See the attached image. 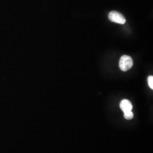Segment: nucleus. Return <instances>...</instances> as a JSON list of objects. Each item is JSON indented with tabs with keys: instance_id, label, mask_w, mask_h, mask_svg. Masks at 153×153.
<instances>
[{
	"instance_id": "f03ea898",
	"label": "nucleus",
	"mask_w": 153,
	"mask_h": 153,
	"mask_svg": "<svg viewBox=\"0 0 153 153\" xmlns=\"http://www.w3.org/2000/svg\"><path fill=\"white\" fill-rule=\"evenodd\" d=\"M109 19L112 22L121 25H124L126 22V18L120 13L116 11L110 12L108 15Z\"/></svg>"
},
{
	"instance_id": "f257e3e1",
	"label": "nucleus",
	"mask_w": 153,
	"mask_h": 153,
	"mask_svg": "<svg viewBox=\"0 0 153 153\" xmlns=\"http://www.w3.org/2000/svg\"><path fill=\"white\" fill-rule=\"evenodd\" d=\"M133 65V61L131 57L124 55L119 61V67L122 71H126L131 69Z\"/></svg>"
},
{
	"instance_id": "39448f33",
	"label": "nucleus",
	"mask_w": 153,
	"mask_h": 153,
	"mask_svg": "<svg viewBox=\"0 0 153 153\" xmlns=\"http://www.w3.org/2000/svg\"><path fill=\"white\" fill-rule=\"evenodd\" d=\"M148 81L149 87L152 89H153V76H149Z\"/></svg>"
},
{
	"instance_id": "7ed1b4c3",
	"label": "nucleus",
	"mask_w": 153,
	"mask_h": 153,
	"mask_svg": "<svg viewBox=\"0 0 153 153\" xmlns=\"http://www.w3.org/2000/svg\"><path fill=\"white\" fill-rule=\"evenodd\" d=\"M120 107L123 112L131 111L133 108V105L131 102L127 99H124L121 102Z\"/></svg>"
},
{
	"instance_id": "20e7f679",
	"label": "nucleus",
	"mask_w": 153,
	"mask_h": 153,
	"mask_svg": "<svg viewBox=\"0 0 153 153\" xmlns=\"http://www.w3.org/2000/svg\"><path fill=\"white\" fill-rule=\"evenodd\" d=\"M124 117L127 120H131V119H133L134 116L133 113L131 112V111L124 112Z\"/></svg>"
}]
</instances>
